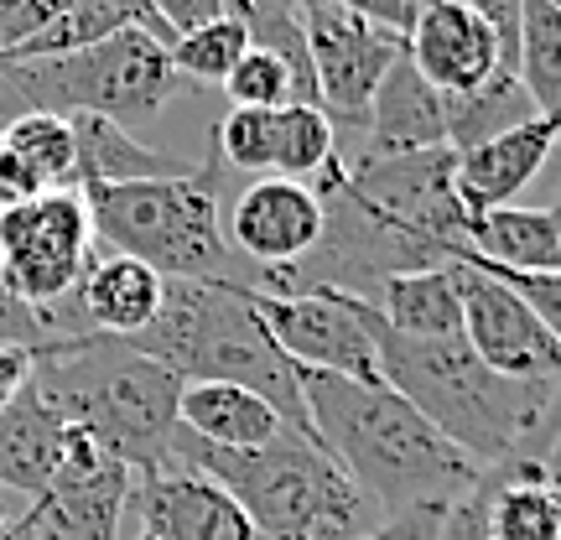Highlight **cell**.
<instances>
[{"label": "cell", "mask_w": 561, "mask_h": 540, "mask_svg": "<svg viewBox=\"0 0 561 540\" xmlns=\"http://www.w3.org/2000/svg\"><path fill=\"white\" fill-rule=\"evenodd\" d=\"M297 384L318 447L359 483L364 499H375L380 515H401L411 504H453L483 479L479 462L385 380L369 384L297 369Z\"/></svg>", "instance_id": "1"}, {"label": "cell", "mask_w": 561, "mask_h": 540, "mask_svg": "<svg viewBox=\"0 0 561 540\" xmlns=\"http://www.w3.org/2000/svg\"><path fill=\"white\" fill-rule=\"evenodd\" d=\"M380 380L479 468L541 458L561 432V380H510L462 338H401L375 318Z\"/></svg>", "instance_id": "2"}, {"label": "cell", "mask_w": 561, "mask_h": 540, "mask_svg": "<svg viewBox=\"0 0 561 540\" xmlns=\"http://www.w3.org/2000/svg\"><path fill=\"white\" fill-rule=\"evenodd\" d=\"M32 395L68 426H83L136 473L167 468L182 380L110 333H62L32 348Z\"/></svg>", "instance_id": "3"}, {"label": "cell", "mask_w": 561, "mask_h": 540, "mask_svg": "<svg viewBox=\"0 0 561 540\" xmlns=\"http://www.w3.org/2000/svg\"><path fill=\"white\" fill-rule=\"evenodd\" d=\"M167 468L224 483L261 540H359L385 520L359 483L297 432L234 452L178 426L167 441Z\"/></svg>", "instance_id": "4"}, {"label": "cell", "mask_w": 561, "mask_h": 540, "mask_svg": "<svg viewBox=\"0 0 561 540\" xmlns=\"http://www.w3.org/2000/svg\"><path fill=\"white\" fill-rule=\"evenodd\" d=\"M125 343L172 369L178 380H224L255 390L297 437L318 441L297 364L276 348L271 328L244 297V280H167L157 318Z\"/></svg>", "instance_id": "5"}, {"label": "cell", "mask_w": 561, "mask_h": 540, "mask_svg": "<svg viewBox=\"0 0 561 540\" xmlns=\"http://www.w3.org/2000/svg\"><path fill=\"white\" fill-rule=\"evenodd\" d=\"M219 172L208 157L182 177L100 182L79 187L89 223L115 255L151 265L167 280H234L229 276V234L219 219Z\"/></svg>", "instance_id": "6"}, {"label": "cell", "mask_w": 561, "mask_h": 540, "mask_svg": "<svg viewBox=\"0 0 561 540\" xmlns=\"http://www.w3.org/2000/svg\"><path fill=\"white\" fill-rule=\"evenodd\" d=\"M0 83L11 89L21 110L104 115V120L136 125L178 100L182 73L167 58V42H157L151 32H115L62 58L5 62Z\"/></svg>", "instance_id": "7"}, {"label": "cell", "mask_w": 561, "mask_h": 540, "mask_svg": "<svg viewBox=\"0 0 561 540\" xmlns=\"http://www.w3.org/2000/svg\"><path fill=\"white\" fill-rule=\"evenodd\" d=\"M322 198L354 203L364 219L385 223L390 234L421 244L437 261H458L468 208L458 198V151L453 146H426L401 157H354V166Z\"/></svg>", "instance_id": "8"}, {"label": "cell", "mask_w": 561, "mask_h": 540, "mask_svg": "<svg viewBox=\"0 0 561 540\" xmlns=\"http://www.w3.org/2000/svg\"><path fill=\"white\" fill-rule=\"evenodd\" d=\"M89 261H94V223L79 187H53L0 208V276L26 307L62 322L58 307L73 301Z\"/></svg>", "instance_id": "9"}, {"label": "cell", "mask_w": 561, "mask_h": 540, "mask_svg": "<svg viewBox=\"0 0 561 540\" xmlns=\"http://www.w3.org/2000/svg\"><path fill=\"white\" fill-rule=\"evenodd\" d=\"M244 297L271 328V338L297 369H322L343 380H380V348H375V307L364 297L333 286H301V291H265L244 280Z\"/></svg>", "instance_id": "10"}, {"label": "cell", "mask_w": 561, "mask_h": 540, "mask_svg": "<svg viewBox=\"0 0 561 540\" xmlns=\"http://www.w3.org/2000/svg\"><path fill=\"white\" fill-rule=\"evenodd\" d=\"M297 11L307 53H312V73H318V104L333 125H364L380 79L405 53V37L343 5H328V0H297Z\"/></svg>", "instance_id": "11"}, {"label": "cell", "mask_w": 561, "mask_h": 540, "mask_svg": "<svg viewBox=\"0 0 561 540\" xmlns=\"http://www.w3.org/2000/svg\"><path fill=\"white\" fill-rule=\"evenodd\" d=\"M453 265H458V297H462V343L494 375H510V380H561V343L546 333V322L500 276H489V271L462 261Z\"/></svg>", "instance_id": "12"}, {"label": "cell", "mask_w": 561, "mask_h": 540, "mask_svg": "<svg viewBox=\"0 0 561 540\" xmlns=\"http://www.w3.org/2000/svg\"><path fill=\"white\" fill-rule=\"evenodd\" d=\"M322 223H328V208H322V198L307 182L255 177L234 198L224 234H229V244L240 250L244 261H255L261 271H286V265L307 261L318 250Z\"/></svg>", "instance_id": "13"}, {"label": "cell", "mask_w": 561, "mask_h": 540, "mask_svg": "<svg viewBox=\"0 0 561 540\" xmlns=\"http://www.w3.org/2000/svg\"><path fill=\"white\" fill-rule=\"evenodd\" d=\"M140 536L151 540H261L224 483L187 468H146L130 479Z\"/></svg>", "instance_id": "14"}, {"label": "cell", "mask_w": 561, "mask_h": 540, "mask_svg": "<svg viewBox=\"0 0 561 540\" xmlns=\"http://www.w3.org/2000/svg\"><path fill=\"white\" fill-rule=\"evenodd\" d=\"M405 58L416 62V73L442 100L468 94L483 79L500 73V47L489 37V26L473 16V5H426L405 26Z\"/></svg>", "instance_id": "15"}, {"label": "cell", "mask_w": 561, "mask_h": 540, "mask_svg": "<svg viewBox=\"0 0 561 540\" xmlns=\"http://www.w3.org/2000/svg\"><path fill=\"white\" fill-rule=\"evenodd\" d=\"M53 187H79L73 125L53 110H21L0 125V208Z\"/></svg>", "instance_id": "16"}, {"label": "cell", "mask_w": 561, "mask_h": 540, "mask_svg": "<svg viewBox=\"0 0 561 540\" xmlns=\"http://www.w3.org/2000/svg\"><path fill=\"white\" fill-rule=\"evenodd\" d=\"M557 136H561V125L536 115V120H525V125H515V130H504V136L473 146V151H458L462 208H468V214H483V208L515 203L530 182L541 177V166L551 161V151H557Z\"/></svg>", "instance_id": "17"}, {"label": "cell", "mask_w": 561, "mask_h": 540, "mask_svg": "<svg viewBox=\"0 0 561 540\" xmlns=\"http://www.w3.org/2000/svg\"><path fill=\"white\" fill-rule=\"evenodd\" d=\"M369 146L364 157H401V151H426L447 146V120H442V94L416 73V62L396 58L369 100Z\"/></svg>", "instance_id": "18"}, {"label": "cell", "mask_w": 561, "mask_h": 540, "mask_svg": "<svg viewBox=\"0 0 561 540\" xmlns=\"http://www.w3.org/2000/svg\"><path fill=\"white\" fill-rule=\"evenodd\" d=\"M167 276H157L151 265L130 261V255H104L89 261L73 307L89 322V333H110V338H136L146 322L157 318Z\"/></svg>", "instance_id": "19"}, {"label": "cell", "mask_w": 561, "mask_h": 540, "mask_svg": "<svg viewBox=\"0 0 561 540\" xmlns=\"http://www.w3.org/2000/svg\"><path fill=\"white\" fill-rule=\"evenodd\" d=\"M178 426L203 441H214V447H234V452L265 447V441H276L280 432H291V426L276 416V405H265L261 395L244 390V384H224V380H182Z\"/></svg>", "instance_id": "20"}, {"label": "cell", "mask_w": 561, "mask_h": 540, "mask_svg": "<svg viewBox=\"0 0 561 540\" xmlns=\"http://www.w3.org/2000/svg\"><path fill=\"white\" fill-rule=\"evenodd\" d=\"M557 240H561V208H483L468 214L458 261L500 265V271H557Z\"/></svg>", "instance_id": "21"}, {"label": "cell", "mask_w": 561, "mask_h": 540, "mask_svg": "<svg viewBox=\"0 0 561 540\" xmlns=\"http://www.w3.org/2000/svg\"><path fill=\"white\" fill-rule=\"evenodd\" d=\"M489 473V540H561V483L541 458H510Z\"/></svg>", "instance_id": "22"}, {"label": "cell", "mask_w": 561, "mask_h": 540, "mask_svg": "<svg viewBox=\"0 0 561 540\" xmlns=\"http://www.w3.org/2000/svg\"><path fill=\"white\" fill-rule=\"evenodd\" d=\"M369 307L401 338H462V297H458V265L453 261L385 276Z\"/></svg>", "instance_id": "23"}, {"label": "cell", "mask_w": 561, "mask_h": 540, "mask_svg": "<svg viewBox=\"0 0 561 540\" xmlns=\"http://www.w3.org/2000/svg\"><path fill=\"white\" fill-rule=\"evenodd\" d=\"M73 125V146H79V187H100V182H151V177H182L198 161L167 157L157 146L136 140V130L104 115H68Z\"/></svg>", "instance_id": "24"}, {"label": "cell", "mask_w": 561, "mask_h": 540, "mask_svg": "<svg viewBox=\"0 0 561 540\" xmlns=\"http://www.w3.org/2000/svg\"><path fill=\"white\" fill-rule=\"evenodd\" d=\"M62 458V421L32 395V384L0 411V494H47Z\"/></svg>", "instance_id": "25"}, {"label": "cell", "mask_w": 561, "mask_h": 540, "mask_svg": "<svg viewBox=\"0 0 561 540\" xmlns=\"http://www.w3.org/2000/svg\"><path fill=\"white\" fill-rule=\"evenodd\" d=\"M442 120H447V146H453V151H473L483 140H494V136H504V130H515V125L536 120V104L525 94V83L500 68V73L483 79L479 89L447 94V100H442Z\"/></svg>", "instance_id": "26"}, {"label": "cell", "mask_w": 561, "mask_h": 540, "mask_svg": "<svg viewBox=\"0 0 561 540\" xmlns=\"http://www.w3.org/2000/svg\"><path fill=\"white\" fill-rule=\"evenodd\" d=\"M339 161V125L322 104H280L276 140H271V177L318 182Z\"/></svg>", "instance_id": "27"}, {"label": "cell", "mask_w": 561, "mask_h": 540, "mask_svg": "<svg viewBox=\"0 0 561 540\" xmlns=\"http://www.w3.org/2000/svg\"><path fill=\"white\" fill-rule=\"evenodd\" d=\"M515 79L536 104V115L561 125V11L551 0H525V32Z\"/></svg>", "instance_id": "28"}, {"label": "cell", "mask_w": 561, "mask_h": 540, "mask_svg": "<svg viewBox=\"0 0 561 540\" xmlns=\"http://www.w3.org/2000/svg\"><path fill=\"white\" fill-rule=\"evenodd\" d=\"M244 53H250V32H244V21L229 16V11L214 21H203V26H193V32H178L172 47H167V58H172V68H178L182 79L219 83V89Z\"/></svg>", "instance_id": "29"}, {"label": "cell", "mask_w": 561, "mask_h": 540, "mask_svg": "<svg viewBox=\"0 0 561 540\" xmlns=\"http://www.w3.org/2000/svg\"><path fill=\"white\" fill-rule=\"evenodd\" d=\"M271 140H276V110H244L229 104V115L214 125V157L224 172H250V177H271Z\"/></svg>", "instance_id": "30"}, {"label": "cell", "mask_w": 561, "mask_h": 540, "mask_svg": "<svg viewBox=\"0 0 561 540\" xmlns=\"http://www.w3.org/2000/svg\"><path fill=\"white\" fill-rule=\"evenodd\" d=\"M224 94H229V104H244V110H280V104H297V79L276 53L250 47L234 62V73L224 79Z\"/></svg>", "instance_id": "31"}, {"label": "cell", "mask_w": 561, "mask_h": 540, "mask_svg": "<svg viewBox=\"0 0 561 540\" xmlns=\"http://www.w3.org/2000/svg\"><path fill=\"white\" fill-rule=\"evenodd\" d=\"M462 265H479V261H462ZM489 276H500L515 297L546 322V333L561 343V271H500V265H479Z\"/></svg>", "instance_id": "32"}, {"label": "cell", "mask_w": 561, "mask_h": 540, "mask_svg": "<svg viewBox=\"0 0 561 540\" xmlns=\"http://www.w3.org/2000/svg\"><path fill=\"white\" fill-rule=\"evenodd\" d=\"M73 0H0V68L16 58L26 42L47 32Z\"/></svg>", "instance_id": "33"}, {"label": "cell", "mask_w": 561, "mask_h": 540, "mask_svg": "<svg viewBox=\"0 0 561 540\" xmlns=\"http://www.w3.org/2000/svg\"><path fill=\"white\" fill-rule=\"evenodd\" d=\"M68 328H62L58 318H47V312H37V307H26V301L5 286V276H0V343H21V348H42V343L62 338Z\"/></svg>", "instance_id": "34"}, {"label": "cell", "mask_w": 561, "mask_h": 540, "mask_svg": "<svg viewBox=\"0 0 561 540\" xmlns=\"http://www.w3.org/2000/svg\"><path fill=\"white\" fill-rule=\"evenodd\" d=\"M468 5L489 26L494 47H500V68L515 73V62H520V32H525V0H468Z\"/></svg>", "instance_id": "35"}, {"label": "cell", "mask_w": 561, "mask_h": 540, "mask_svg": "<svg viewBox=\"0 0 561 540\" xmlns=\"http://www.w3.org/2000/svg\"><path fill=\"white\" fill-rule=\"evenodd\" d=\"M442 509H447V504H411L401 515H385V520L359 540H437Z\"/></svg>", "instance_id": "36"}, {"label": "cell", "mask_w": 561, "mask_h": 540, "mask_svg": "<svg viewBox=\"0 0 561 540\" xmlns=\"http://www.w3.org/2000/svg\"><path fill=\"white\" fill-rule=\"evenodd\" d=\"M151 5H157V16L172 26V37H178V32H193V26H203V21H214L229 11L224 0H151Z\"/></svg>", "instance_id": "37"}, {"label": "cell", "mask_w": 561, "mask_h": 540, "mask_svg": "<svg viewBox=\"0 0 561 540\" xmlns=\"http://www.w3.org/2000/svg\"><path fill=\"white\" fill-rule=\"evenodd\" d=\"M26 384H32V348H21V343H0V411L16 401Z\"/></svg>", "instance_id": "38"}, {"label": "cell", "mask_w": 561, "mask_h": 540, "mask_svg": "<svg viewBox=\"0 0 561 540\" xmlns=\"http://www.w3.org/2000/svg\"><path fill=\"white\" fill-rule=\"evenodd\" d=\"M328 5H343V11H354V16L375 21V26H390V32H401L411 26V11H405V0H328Z\"/></svg>", "instance_id": "39"}, {"label": "cell", "mask_w": 561, "mask_h": 540, "mask_svg": "<svg viewBox=\"0 0 561 540\" xmlns=\"http://www.w3.org/2000/svg\"><path fill=\"white\" fill-rule=\"evenodd\" d=\"M11 115H21V104L11 100V89H5V83H0V125L11 120Z\"/></svg>", "instance_id": "40"}, {"label": "cell", "mask_w": 561, "mask_h": 540, "mask_svg": "<svg viewBox=\"0 0 561 540\" xmlns=\"http://www.w3.org/2000/svg\"><path fill=\"white\" fill-rule=\"evenodd\" d=\"M546 468H551V479L561 483V432H557V441H551V452H546Z\"/></svg>", "instance_id": "41"}, {"label": "cell", "mask_w": 561, "mask_h": 540, "mask_svg": "<svg viewBox=\"0 0 561 540\" xmlns=\"http://www.w3.org/2000/svg\"><path fill=\"white\" fill-rule=\"evenodd\" d=\"M426 5H462V0H405V11L416 16V11H426Z\"/></svg>", "instance_id": "42"}, {"label": "cell", "mask_w": 561, "mask_h": 540, "mask_svg": "<svg viewBox=\"0 0 561 540\" xmlns=\"http://www.w3.org/2000/svg\"><path fill=\"white\" fill-rule=\"evenodd\" d=\"M0 540H16V520H0Z\"/></svg>", "instance_id": "43"}, {"label": "cell", "mask_w": 561, "mask_h": 540, "mask_svg": "<svg viewBox=\"0 0 561 540\" xmlns=\"http://www.w3.org/2000/svg\"><path fill=\"white\" fill-rule=\"evenodd\" d=\"M16 540H26V530H21V515H16Z\"/></svg>", "instance_id": "44"}, {"label": "cell", "mask_w": 561, "mask_h": 540, "mask_svg": "<svg viewBox=\"0 0 561 540\" xmlns=\"http://www.w3.org/2000/svg\"><path fill=\"white\" fill-rule=\"evenodd\" d=\"M557 271H561V240H557Z\"/></svg>", "instance_id": "45"}, {"label": "cell", "mask_w": 561, "mask_h": 540, "mask_svg": "<svg viewBox=\"0 0 561 540\" xmlns=\"http://www.w3.org/2000/svg\"><path fill=\"white\" fill-rule=\"evenodd\" d=\"M551 5H557V11H561V0H551Z\"/></svg>", "instance_id": "46"}, {"label": "cell", "mask_w": 561, "mask_h": 540, "mask_svg": "<svg viewBox=\"0 0 561 540\" xmlns=\"http://www.w3.org/2000/svg\"><path fill=\"white\" fill-rule=\"evenodd\" d=\"M136 540H151V536H136Z\"/></svg>", "instance_id": "47"}, {"label": "cell", "mask_w": 561, "mask_h": 540, "mask_svg": "<svg viewBox=\"0 0 561 540\" xmlns=\"http://www.w3.org/2000/svg\"><path fill=\"white\" fill-rule=\"evenodd\" d=\"M557 146H561V136H557Z\"/></svg>", "instance_id": "48"}]
</instances>
